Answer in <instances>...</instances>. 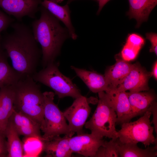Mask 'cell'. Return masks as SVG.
Listing matches in <instances>:
<instances>
[{
    "instance_id": "cell-1",
    "label": "cell",
    "mask_w": 157,
    "mask_h": 157,
    "mask_svg": "<svg viewBox=\"0 0 157 157\" xmlns=\"http://www.w3.org/2000/svg\"><path fill=\"white\" fill-rule=\"evenodd\" d=\"M13 31L0 39V48L7 53L13 67L24 75L32 76L42 56L32 30L26 25L13 23Z\"/></svg>"
},
{
    "instance_id": "cell-2",
    "label": "cell",
    "mask_w": 157,
    "mask_h": 157,
    "mask_svg": "<svg viewBox=\"0 0 157 157\" xmlns=\"http://www.w3.org/2000/svg\"><path fill=\"white\" fill-rule=\"evenodd\" d=\"M40 16L32 23V31L36 41L41 46L43 67L54 62L59 55L65 41L70 37L68 31L59 21L41 5Z\"/></svg>"
},
{
    "instance_id": "cell-3",
    "label": "cell",
    "mask_w": 157,
    "mask_h": 157,
    "mask_svg": "<svg viewBox=\"0 0 157 157\" xmlns=\"http://www.w3.org/2000/svg\"><path fill=\"white\" fill-rule=\"evenodd\" d=\"M14 106L41 125L43 119L44 97L39 86L31 76L25 75L12 85Z\"/></svg>"
},
{
    "instance_id": "cell-4",
    "label": "cell",
    "mask_w": 157,
    "mask_h": 157,
    "mask_svg": "<svg viewBox=\"0 0 157 157\" xmlns=\"http://www.w3.org/2000/svg\"><path fill=\"white\" fill-rule=\"evenodd\" d=\"M97 108L90 119L85 123V128L91 133L101 138H117L116 125L117 115L104 91L98 93Z\"/></svg>"
},
{
    "instance_id": "cell-5",
    "label": "cell",
    "mask_w": 157,
    "mask_h": 157,
    "mask_svg": "<svg viewBox=\"0 0 157 157\" xmlns=\"http://www.w3.org/2000/svg\"><path fill=\"white\" fill-rule=\"evenodd\" d=\"M32 76L35 82L51 89L60 99L70 97L75 99L82 95L77 86L69 78L60 72L58 64L54 62L36 72Z\"/></svg>"
},
{
    "instance_id": "cell-6",
    "label": "cell",
    "mask_w": 157,
    "mask_h": 157,
    "mask_svg": "<svg viewBox=\"0 0 157 157\" xmlns=\"http://www.w3.org/2000/svg\"><path fill=\"white\" fill-rule=\"evenodd\" d=\"M151 115V108L137 120L121 124V129L117 131L118 140L123 143L140 142L146 148L151 144H157V138L153 134L154 127L150 120Z\"/></svg>"
},
{
    "instance_id": "cell-7",
    "label": "cell",
    "mask_w": 157,
    "mask_h": 157,
    "mask_svg": "<svg viewBox=\"0 0 157 157\" xmlns=\"http://www.w3.org/2000/svg\"><path fill=\"white\" fill-rule=\"evenodd\" d=\"M43 93V119L40 126L41 130L44 133L43 138L48 140L61 135L69 137L68 124L63 112L54 102V93L46 91Z\"/></svg>"
},
{
    "instance_id": "cell-8",
    "label": "cell",
    "mask_w": 157,
    "mask_h": 157,
    "mask_svg": "<svg viewBox=\"0 0 157 157\" xmlns=\"http://www.w3.org/2000/svg\"><path fill=\"white\" fill-rule=\"evenodd\" d=\"M88 99L82 95L75 99L73 103L64 112L63 114L68 124L69 137L75 133H84L83 129L91 112Z\"/></svg>"
},
{
    "instance_id": "cell-9",
    "label": "cell",
    "mask_w": 157,
    "mask_h": 157,
    "mask_svg": "<svg viewBox=\"0 0 157 157\" xmlns=\"http://www.w3.org/2000/svg\"><path fill=\"white\" fill-rule=\"evenodd\" d=\"M42 0H0V7L7 14L21 20L26 16L34 18Z\"/></svg>"
},
{
    "instance_id": "cell-10",
    "label": "cell",
    "mask_w": 157,
    "mask_h": 157,
    "mask_svg": "<svg viewBox=\"0 0 157 157\" xmlns=\"http://www.w3.org/2000/svg\"><path fill=\"white\" fill-rule=\"evenodd\" d=\"M105 140L92 133H84L70 138L69 144L73 153L85 157H95Z\"/></svg>"
},
{
    "instance_id": "cell-11",
    "label": "cell",
    "mask_w": 157,
    "mask_h": 157,
    "mask_svg": "<svg viewBox=\"0 0 157 157\" xmlns=\"http://www.w3.org/2000/svg\"><path fill=\"white\" fill-rule=\"evenodd\" d=\"M137 64H133L131 70L123 81L117 87L119 91L129 92L147 91L148 81L150 75Z\"/></svg>"
},
{
    "instance_id": "cell-12",
    "label": "cell",
    "mask_w": 157,
    "mask_h": 157,
    "mask_svg": "<svg viewBox=\"0 0 157 157\" xmlns=\"http://www.w3.org/2000/svg\"><path fill=\"white\" fill-rule=\"evenodd\" d=\"M105 92L117 114L116 124L121 125L130 121L131 108L127 92L109 87Z\"/></svg>"
},
{
    "instance_id": "cell-13",
    "label": "cell",
    "mask_w": 157,
    "mask_h": 157,
    "mask_svg": "<svg viewBox=\"0 0 157 157\" xmlns=\"http://www.w3.org/2000/svg\"><path fill=\"white\" fill-rule=\"evenodd\" d=\"M9 119L19 135L43 139L40 133V125L30 117L14 108Z\"/></svg>"
},
{
    "instance_id": "cell-14",
    "label": "cell",
    "mask_w": 157,
    "mask_h": 157,
    "mask_svg": "<svg viewBox=\"0 0 157 157\" xmlns=\"http://www.w3.org/2000/svg\"><path fill=\"white\" fill-rule=\"evenodd\" d=\"M127 94L131 108L130 121L135 117L143 115L156 101V95L151 92H129Z\"/></svg>"
},
{
    "instance_id": "cell-15",
    "label": "cell",
    "mask_w": 157,
    "mask_h": 157,
    "mask_svg": "<svg viewBox=\"0 0 157 157\" xmlns=\"http://www.w3.org/2000/svg\"><path fill=\"white\" fill-rule=\"evenodd\" d=\"M70 137L64 135L54 136L48 140L44 139L43 151L47 157H70L73 153L71 149Z\"/></svg>"
},
{
    "instance_id": "cell-16",
    "label": "cell",
    "mask_w": 157,
    "mask_h": 157,
    "mask_svg": "<svg viewBox=\"0 0 157 157\" xmlns=\"http://www.w3.org/2000/svg\"><path fill=\"white\" fill-rule=\"evenodd\" d=\"M14 100L12 85L0 88V133L5 137V130L14 108Z\"/></svg>"
},
{
    "instance_id": "cell-17",
    "label": "cell",
    "mask_w": 157,
    "mask_h": 157,
    "mask_svg": "<svg viewBox=\"0 0 157 157\" xmlns=\"http://www.w3.org/2000/svg\"><path fill=\"white\" fill-rule=\"evenodd\" d=\"M71 68L92 92L98 93L108 89V85L104 75L74 66Z\"/></svg>"
},
{
    "instance_id": "cell-18",
    "label": "cell",
    "mask_w": 157,
    "mask_h": 157,
    "mask_svg": "<svg viewBox=\"0 0 157 157\" xmlns=\"http://www.w3.org/2000/svg\"><path fill=\"white\" fill-rule=\"evenodd\" d=\"M41 5L64 24L68 31L70 37L73 40L77 39L78 36L71 21V12L68 4L67 3L61 6L49 0H42Z\"/></svg>"
},
{
    "instance_id": "cell-19",
    "label": "cell",
    "mask_w": 157,
    "mask_h": 157,
    "mask_svg": "<svg viewBox=\"0 0 157 157\" xmlns=\"http://www.w3.org/2000/svg\"><path fill=\"white\" fill-rule=\"evenodd\" d=\"M129 9L127 15L130 19L137 21L136 27H139L144 22L147 21L149 14L156 6L157 0H128Z\"/></svg>"
},
{
    "instance_id": "cell-20",
    "label": "cell",
    "mask_w": 157,
    "mask_h": 157,
    "mask_svg": "<svg viewBox=\"0 0 157 157\" xmlns=\"http://www.w3.org/2000/svg\"><path fill=\"white\" fill-rule=\"evenodd\" d=\"M133 65V64L122 59H117L116 63L107 69L104 74L108 87L117 88L123 81Z\"/></svg>"
},
{
    "instance_id": "cell-21",
    "label": "cell",
    "mask_w": 157,
    "mask_h": 157,
    "mask_svg": "<svg viewBox=\"0 0 157 157\" xmlns=\"http://www.w3.org/2000/svg\"><path fill=\"white\" fill-rule=\"evenodd\" d=\"M6 52L0 48V88L16 83L25 75L16 71L8 60Z\"/></svg>"
},
{
    "instance_id": "cell-22",
    "label": "cell",
    "mask_w": 157,
    "mask_h": 157,
    "mask_svg": "<svg viewBox=\"0 0 157 157\" xmlns=\"http://www.w3.org/2000/svg\"><path fill=\"white\" fill-rule=\"evenodd\" d=\"M117 147L119 157H156L157 156V144L143 149L140 148L137 144L123 143L117 138Z\"/></svg>"
},
{
    "instance_id": "cell-23",
    "label": "cell",
    "mask_w": 157,
    "mask_h": 157,
    "mask_svg": "<svg viewBox=\"0 0 157 157\" xmlns=\"http://www.w3.org/2000/svg\"><path fill=\"white\" fill-rule=\"evenodd\" d=\"M4 135L6 137V148L8 157L24 156L23 144L20 140L19 135L9 119Z\"/></svg>"
},
{
    "instance_id": "cell-24",
    "label": "cell",
    "mask_w": 157,
    "mask_h": 157,
    "mask_svg": "<svg viewBox=\"0 0 157 157\" xmlns=\"http://www.w3.org/2000/svg\"><path fill=\"white\" fill-rule=\"evenodd\" d=\"M117 138L104 141L96 154L95 157H119L117 147Z\"/></svg>"
},
{
    "instance_id": "cell-25",
    "label": "cell",
    "mask_w": 157,
    "mask_h": 157,
    "mask_svg": "<svg viewBox=\"0 0 157 157\" xmlns=\"http://www.w3.org/2000/svg\"><path fill=\"white\" fill-rule=\"evenodd\" d=\"M139 51L134 47L125 44L122 49L121 55L122 59L128 62L134 60Z\"/></svg>"
},
{
    "instance_id": "cell-26",
    "label": "cell",
    "mask_w": 157,
    "mask_h": 157,
    "mask_svg": "<svg viewBox=\"0 0 157 157\" xmlns=\"http://www.w3.org/2000/svg\"><path fill=\"white\" fill-rule=\"evenodd\" d=\"M144 43V39L140 35L135 33L129 34L125 44L140 50Z\"/></svg>"
},
{
    "instance_id": "cell-27",
    "label": "cell",
    "mask_w": 157,
    "mask_h": 157,
    "mask_svg": "<svg viewBox=\"0 0 157 157\" xmlns=\"http://www.w3.org/2000/svg\"><path fill=\"white\" fill-rule=\"evenodd\" d=\"M14 21L13 18L0 10V32L6 30Z\"/></svg>"
},
{
    "instance_id": "cell-28",
    "label": "cell",
    "mask_w": 157,
    "mask_h": 157,
    "mask_svg": "<svg viewBox=\"0 0 157 157\" xmlns=\"http://www.w3.org/2000/svg\"><path fill=\"white\" fill-rule=\"evenodd\" d=\"M146 38L149 40L151 44L150 49V52H154L157 54V34L154 33H148L146 34Z\"/></svg>"
},
{
    "instance_id": "cell-29",
    "label": "cell",
    "mask_w": 157,
    "mask_h": 157,
    "mask_svg": "<svg viewBox=\"0 0 157 157\" xmlns=\"http://www.w3.org/2000/svg\"><path fill=\"white\" fill-rule=\"evenodd\" d=\"M5 137L0 134V157H7L8 152Z\"/></svg>"
},
{
    "instance_id": "cell-30",
    "label": "cell",
    "mask_w": 157,
    "mask_h": 157,
    "mask_svg": "<svg viewBox=\"0 0 157 157\" xmlns=\"http://www.w3.org/2000/svg\"><path fill=\"white\" fill-rule=\"evenodd\" d=\"M151 114L153 115V119L151 122L154 124V130L157 135V106L156 102L155 101L151 107Z\"/></svg>"
},
{
    "instance_id": "cell-31",
    "label": "cell",
    "mask_w": 157,
    "mask_h": 157,
    "mask_svg": "<svg viewBox=\"0 0 157 157\" xmlns=\"http://www.w3.org/2000/svg\"><path fill=\"white\" fill-rule=\"evenodd\" d=\"M110 0H97L99 4V8L97 12V14H99L101 10L105 5Z\"/></svg>"
},
{
    "instance_id": "cell-32",
    "label": "cell",
    "mask_w": 157,
    "mask_h": 157,
    "mask_svg": "<svg viewBox=\"0 0 157 157\" xmlns=\"http://www.w3.org/2000/svg\"><path fill=\"white\" fill-rule=\"evenodd\" d=\"M151 74L156 79H157V62L156 61L153 65Z\"/></svg>"
},
{
    "instance_id": "cell-33",
    "label": "cell",
    "mask_w": 157,
    "mask_h": 157,
    "mask_svg": "<svg viewBox=\"0 0 157 157\" xmlns=\"http://www.w3.org/2000/svg\"><path fill=\"white\" fill-rule=\"evenodd\" d=\"M53 2L58 3L63 2L64 0H49Z\"/></svg>"
},
{
    "instance_id": "cell-34",
    "label": "cell",
    "mask_w": 157,
    "mask_h": 157,
    "mask_svg": "<svg viewBox=\"0 0 157 157\" xmlns=\"http://www.w3.org/2000/svg\"><path fill=\"white\" fill-rule=\"evenodd\" d=\"M74 0H68L67 3L68 4H69V3H70L72 1H74ZM93 0V1H97V0Z\"/></svg>"
},
{
    "instance_id": "cell-35",
    "label": "cell",
    "mask_w": 157,
    "mask_h": 157,
    "mask_svg": "<svg viewBox=\"0 0 157 157\" xmlns=\"http://www.w3.org/2000/svg\"><path fill=\"white\" fill-rule=\"evenodd\" d=\"M1 33V32H0V33Z\"/></svg>"
},
{
    "instance_id": "cell-36",
    "label": "cell",
    "mask_w": 157,
    "mask_h": 157,
    "mask_svg": "<svg viewBox=\"0 0 157 157\" xmlns=\"http://www.w3.org/2000/svg\"></svg>"
}]
</instances>
